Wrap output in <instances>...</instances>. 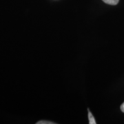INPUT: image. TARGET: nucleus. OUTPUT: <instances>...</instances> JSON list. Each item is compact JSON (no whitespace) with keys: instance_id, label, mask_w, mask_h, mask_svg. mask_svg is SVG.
<instances>
[{"instance_id":"nucleus-1","label":"nucleus","mask_w":124,"mask_h":124,"mask_svg":"<svg viewBox=\"0 0 124 124\" xmlns=\"http://www.w3.org/2000/svg\"><path fill=\"white\" fill-rule=\"evenodd\" d=\"M88 120H89V124H96L97 122L95 121V119L94 117V116L93 115V114L91 113V112L90 111V110H88Z\"/></svg>"},{"instance_id":"nucleus-3","label":"nucleus","mask_w":124,"mask_h":124,"mask_svg":"<svg viewBox=\"0 0 124 124\" xmlns=\"http://www.w3.org/2000/svg\"><path fill=\"white\" fill-rule=\"evenodd\" d=\"M37 124H54L55 123L54 122H51V121H39L38 122L36 123Z\"/></svg>"},{"instance_id":"nucleus-4","label":"nucleus","mask_w":124,"mask_h":124,"mask_svg":"<svg viewBox=\"0 0 124 124\" xmlns=\"http://www.w3.org/2000/svg\"><path fill=\"white\" fill-rule=\"evenodd\" d=\"M121 110L123 112H124V102L121 104Z\"/></svg>"},{"instance_id":"nucleus-2","label":"nucleus","mask_w":124,"mask_h":124,"mask_svg":"<svg viewBox=\"0 0 124 124\" xmlns=\"http://www.w3.org/2000/svg\"><path fill=\"white\" fill-rule=\"evenodd\" d=\"M102 1L107 4L112 5V6L116 5L119 1V0H102Z\"/></svg>"}]
</instances>
